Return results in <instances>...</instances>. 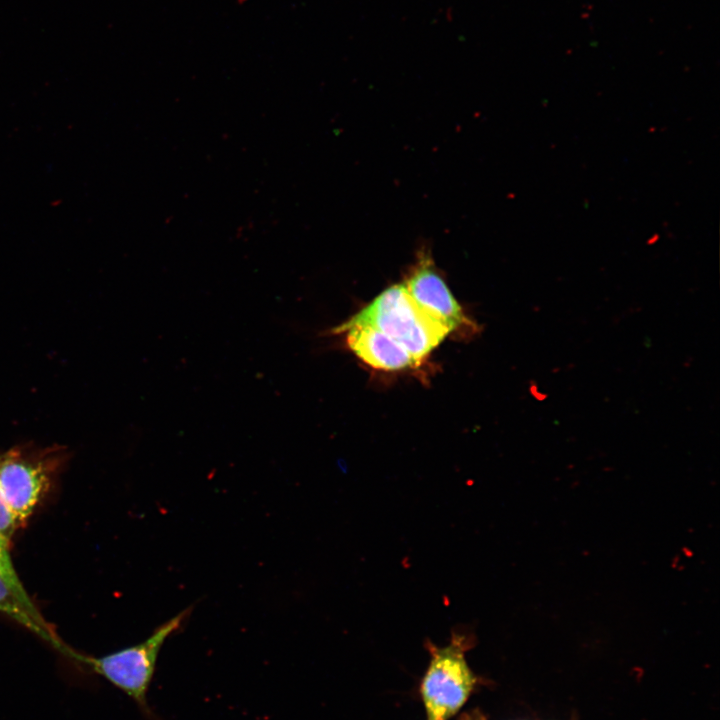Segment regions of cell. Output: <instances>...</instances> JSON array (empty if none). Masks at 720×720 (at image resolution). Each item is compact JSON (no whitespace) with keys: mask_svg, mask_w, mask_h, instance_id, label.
Returning <instances> with one entry per match:
<instances>
[{"mask_svg":"<svg viewBox=\"0 0 720 720\" xmlns=\"http://www.w3.org/2000/svg\"><path fill=\"white\" fill-rule=\"evenodd\" d=\"M250 1H252V0H235V2L240 6L245 5V4L249 3Z\"/></svg>","mask_w":720,"mask_h":720,"instance_id":"10","label":"cell"},{"mask_svg":"<svg viewBox=\"0 0 720 720\" xmlns=\"http://www.w3.org/2000/svg\"><path fill=\"white\" fill-rule=\"evenodd\" d=\"M404 285L412 299L451 332L469 323L444 280L425 260L415 268Z\"/></svg>","mask_w":720,"mask_h":720,"instance_id":"5","label":"cell"},{"mask_svg":"<svg viewBox=\"0 0 720 720\" xmlns=\"http://www.w3.org/2000/svg\"><path fill=\"white\" fill-rule=\"evenodd\" d=\"M0 612L29 629L59 651L71 656L72 651L53 633L48 623L44 619L37 618L25 607L1 575Z\"/></svg>","mask_w":720,"mask_h":720,"instance_id":"7","label":"cell"},{"mask_svg":"<svg viewBox=\"0 0 720 720\" xmlns=\"http://www.w3.org/2000/svg\"><path fill=\"white\" fill-rule=\"evenodd\" d=\"M17 525L0 492V533L10 539Z\"/></svg>","mask_w":720,"mask_h":720,"instance_id":"9","label":"cell"},{"mask_svg":"<svg viewBox=\"0 0 720 720\" xmlns=\"http://www.w3.org/2000/svg\"><path fill=\"white\" fill-rule=\"evenodd\" d=\"M350 326H370L383 332L401 344L417 365L451 332L412 299L404 284L385 289L335 332Z\"/></svg>","mask_w":720,"mask_h":720,"instance_id":"1","label":"cell"},{"mask_svg":"<svg viewBox=\"0 0 720 720\" xmlns=\"http://www.w3.org/2000/svg\"><path fill=\"white\" fill-rule=\"evenodd\" d=\"M47 484L44 462L19 451L0 456V492L17 524L32 514Z\"/></svg>","mask_w":720,"mask_h":720,"instance_id":"4","label":"cell"},{"mask_svg":"<svg viewBox=\"0 0 720 720\" xmlns=\"http://www.w3.org/2000/svg\"><path fill=\"white\" fill-rule=\"evenodd\" d=\"M341 332H347L349 348L373 368L394 371L417 365L401 344L375 328L350 326Z\"/></svg>","mask_w":720,"mask_h":720,"instance_id":"6","label":"cell"},{"mask_svg":"<svg viewBox=\"0 0 720 720\" xmlns=\"http://www.w3.org/2000/svg\"><path fill=\"white\" fill-rule=\"evenodd\" d=\"M471 639L453 633L444 647L428 643L431 659L420 685L428 720H448L469 698L477 678L468 666L465 651Z\"/></svg>","mask_w":720,"mask_h":720,"instance_id":"3","label":"cell"},{"mask_svg":"<svg viewBox=\"0 0 720 720\" xmlns=\"http://www.w3.org/2000/svg\"><path fill=\"white\" fill-rule=\"evenodd\" d=\"M0 575L8 583L25 607L37 618L43 619L31 598L27 594L18 574L14 568L10 548L9 539L0 533Z\"/></svg>","mask_w":720,"mask_h":720,"instance_id":"8","label":"cell"},{"mask_svg":"<svg viewBox=\"0 0 720 720\" xmlns=\"http://www.w3.org/2000/svg\"><path fill=\"white\" fill-rule=\"evenodd\" d=\"M190 610L187 608L158 626L147 639L138 644L97 658L77 653L75 660L87 665L94 673L124 692L146 718L154 720L147 694L157 659L166 639L182 627Z\"/></svg>","mask_w":720,"mask_h":720,"instance_id":"2","label":"cell"}]
</instances>
